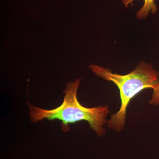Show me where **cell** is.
Instances as JSON below:
<instances>
[{"label":"cell","instance_id":"2","mask_svg":"<svg viewBox=\"0 0 159 159\" xmlns=\"http://www.w3.org/2000/svg\"><path fill=\"white\" fill-rule=\"evenodd\" d=\"M91 70L101 78L116 84L120 91L121 105L107 122L109 128L121 131L125 127L127 107L130 100L143 89H153L159 83V74L152 65L142 61L136 69L125 75L113 73L109 69L91 65Z\"/></svg>","mask_w":159,"mask_h":159},{"label":"cell","instance_id":"3","mask_svg":"<svg viewBox=\"0 0 159 159\" xmlns=\"http://www.w3.org/2000/svg\"><path fill=\"white\" fill-rule=\"evenodd\" d=\"M134 0H122V2L125 5V8L128 7L129 4H131ZM144 6L137 12L136 16L138 19L146 18L149 12L152 14L157 12V8L155 3V0H144Z\"/></svg>","mask_w":159,"mask_h":159},{"label":"cell","instance_id":"1","mask_svg":"<svg viewBox=\"0 0 159 159\" xmlns=\"http://www.w3.org/2000/svg\"><path fill=\"white\" fill-rule=\"evenodd\" d=\"M81 81L78 78L74 82L67 84L64 90L63 101L57 108L51 110L43 109L31 105L28 102L30 120L33 123L42 121L44 119L49 121L58 119L61 121L63 131L70 130V124L81 121L88 122L91 129L99 137L105 134L103 125L107 123V115L110 113L108 106H99L87 108L80 104L77 98V91Z\"/></svg>","mask_w":159,"mask_h":159},{"label":"cell","instance_id":"4","mask_svg":"<svg viewBox=\"0 0 159 159\" xmlns=\"http://www.w3.org/2000/svg\"><path fill=\"white\" fill-rule=\"evenodd\" d=\"M153 89V93L152 97L148 102L152 105H158L159 104V83Z\"/></svg>","mask_w":159,"mask_h":159}]
</instances>
